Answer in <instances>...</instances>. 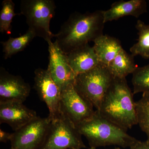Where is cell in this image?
<instances>
[{"label":"cell","instance_id":"cell-22","mask_svg":"<svg viewBox=\"0 0 149 149\" xmlns=\"http://www.w3.org/2000/svg\"><path fill=\"white\" fill-rule=\"evenodd\" d=\"M129 149H149V143L147 141L142 142L139 141L137 143L129 148Z\"/></svg>","mask_w":149,"mask_h":149},{"label":"cell","instance_id":"cell-25","mask_svg":"<svg viewBox=\"0 0 149 149\" xmlns=\"http://www.w3.org/2000/svg\"><path fill=\"white\" fill-rule=\"evenodd\" d=\"M10 149H18L17 148H13V147H11V148Z\"/></svg>","mask_w":149,"mask_h":149},{"label":"cell","instance_id":"cell-11","mask_svg":"<svg viewBox=\"0 0 149 149\" xmlns=\"http://www.w3.org/2000/svg\"><path fill=\"white\" fill-rule=\"evenodd\" d=\"M31 88L22 77L10 74L4 68H0V102L23 103L30 94Z\"/></svg>","mask_w":149,"mask_h":149},{"label":"cell","instance_id":"cell-19","mask_svg":"<svg viewBox=\"0 0 149 149\" xmlns=\"http://www.w3.org/2000/svg\"><path fill=\"white\" fill-rule=\"evenodd\" d=\"M138 124L146 133L149 143V93H143L141 98L136 102Z\"/></svg>","mask_w":149,"mask_h":149},{"label":"cell","instance_id":"cell-26","mask_svg":"<svg viewBox=\"0 0 149 149\" xmlns=\"http://www.w3.org/2000/svg\"></svg>","mask_w":149,"mask_h":149},{"label":"cell","instance_id":"cell-6","mask_svg":"<svg viewBox=\"0 0 149 149\" xmlns=\"http://www.w3.org/2000/svg\"><path fill=\"white\" fill-rule=\"evenodd\" d=\"M86 148L76 126L63 115L51 121L47 135L40 149H83Z\"/></svg>","mask_w":149,"mask_h":149},{"label":"cell","instance_id":"cell-15","mask_svg":"<svg viewBox=\"0 0 149 149\" xmlns=\"http://www.w3.org/2000/svg\"><path fill=\"white\" fill-rule=\"evenodd\" d=\"M93 42V48L100 63L107 66L123 49L118 39L109 35H101Z\"/></svg>","mask_w":149,"mask_h":149},{"label":"cell","instance_id":"cell-4","mask_svg":"<svg viewBox=\"0 0 149 149\" xmlns=\"http://www.w3.org/2000/svg\"><path fill=\"white\" fill-rule=\"evenodd\" d=\"M113 79L107 66L100 63L91 70L76 75L73 85L76 91L99 111Z\"/></svg>","mask_w":149,"mask_h":149},{"label":"cell","instance_id":"cell-20","mask_svg":"<svg viewBox=\"0 0 149 149\" xmlns=\"http://www.w3.org/2000/svg\"><path fill=\"white\" fill-rule=\"evenodd\" d=\"M132 74L134 95L141 93H149V64L138 67Z\"/></svg>","mask_w":149,"mask_h":149},{"label":"cell","instance_id":"cell-21","mask_svg":"<svg viewBox=\"0 0 149 149\" xmlns=\"http://www.w3.org/2000/svg\"><path fill=\"white\" fill-rule=\"evenodd\" d=\"M15 4L12 0H4L2 3L0 12V32L8 35L11 33V22L15 16L18 15L15 13Z\"/></svg>","mask_w":149,"mask_h":149},{"label":"cell","instance_id":"cell-1","mask_svg":"<svg viewBox=\"0 0 149 149\" xmlns=\"http://www.w3.org/2000/svg\"><path fill=\"white\" fill-rule=\"evenodd\" d=\"M104 24L103 10L73 13L55 34L56 42L63 52L68 54L103 35Z\"/></svg>","mask_w":149,"mask_h":149},{"label":"cell","instance_id":"cell-10","mask_svg":"<svg viewBox=\"0 0 149 149\" xmlns=\"http://www.w3.org/2000/svg\"><path fill=\"white\" fill-rule=\"evenodd\" d=\"M49 63L47 70L54 82L61 91L68 85L73 84L76 75L70 65L67 56L56 42H48Z\"/></svg>","mask_w":149,"mask_h":149},{"label":"cell","instance_id":"cell-2","mask_svg":"<svg viewBox=\"0 0 149 149\" xmlns=\"http://www.w3.org/2000/svg\"><path fill=\"white\" fill-rule=\"evenodd\" d=\"M133 95L126 78L113 77L98 111L103 117L127 131L138 125Z\"/></svg>","mask_w":149,"mask_h":149},{"label":"cell","instance_id":"cell-7","mask_svg":"<svg viewBox=\"0 0 149 149\" xmlns=\"http://www.w3.org/2000/svg\"><path fill=\"white\" fill-rule=\"evenodd\" d=\"M50 118L37 116L11 133V147L18 149H40L45 141L50 125Z\"/></svg>","mask_w":149,"mask_h":149},{"label":"cell","instance_id":"cell-12","mask_svg":"<svg viewBox=\"0 0 149 149\" xmlns=\"http://www.w3.org/2000/svg\"><path fill=\"white\" fill-rule=\"evenodd\" d=\"M37 117L36 111L19 102H0V123H7L14 131Z\"/></svg>","mask_w":149,"mask_h":149},{"label":"cell","instance_id":"cell-13","mask_svg":"<svg viewBox=\"0 0 149 149\" xmlns=\"http://www.w3.org/2000/svg\"><path fill=\"white\" fill-rule=\"evenodd\" d=\"M146 12L147 4L145 0H121L112 3L109 9L103 10L104 22L118 20L126 16L138 18Z\"/></svg>","mask_w":149,"mask_h":149},{"label":"cell","instance_id":"cell-24","mask_svg":"<svg viewBox=\"0 0 149 149\" xmlns=\"http://www.w3.org/2000/svg\"><path fill=\"white\" fill-rule=\"evenodd\" d=\"M90 149H96L95 148H90ZM112 149H120L119 147H116V148H114Z\"/></svg>","mask_w":149,"mask_h":149},{"label":"cell","instance_id":"cell-5","mask_svg":"<svg viewBox=\"0 0 149 149\" xmlns=\"http://www.w3.org/2000/svg\"><path fill=\"white\" fill-rule=\"evenodd\" d=\"M56 8L53 0H22L20 14L26 17L28 30L48 42L55 37L50 29V22L55 14Z\"/></svg>","mask_w":149,"mask_h":149},{"label":"cell","instance_id":"cell-3","mask_svg":"<svg viewBox=\"0 0 149 149\" xmlns=\"http://www.w3.org/2000/svg\"><path fill=\"white\" fill-rule=\"evenodd\" d=\"M82 136L88 140L90 148L118 146L130 148L139 142L127 131L103 117L98 111L92 118L76 126Z\"/></svg>","mask_w":149,"mask_h":149},{"label":"cell","instance_id":"cell-23","mask_svg":"<svg viewBox=\"0 0 149 149\" xmlns=\"http://www.w3.org/2000/svg\"><path fill=\"white\" fill-rule=\"evenodd\" d=\"M11 133H8L1 129H0V142L6 143L10 140Z\"/></svg>","mask_w":149,"mask_h":149},{"label":"cell","instance_id":"cell-14","mask_svg":"<svg viewBox=\"0 0 149 149\" xmlns=\"http://www.w3.org/2000/svg\"><path fill=\"white\" fill-rule=\"evenodd\" d=\"M66 54L70 65L76 76L100 64L93 47L88 44L76 48Z\"/></svg>","mask_w":149,"mask_h":149},{"label":"cell","instance_id":"cell-16","mask_svg":"<svg viewBox=\"0 0 149 149\" xmlns=\"http://www.w3.org/2000/svg\"><path fill=\"white\" fill-rule=\"evenodd\" d=\"M134 57L127 53L123 49L108 65V69L114 78H125L133 74L138 65L135 63Z\"/></svg>","mask_w":149,"mask_h":149},{"label":"cell","instance_id":"cell-17","mask_svg":"<svg viewBox=\"0 0 149 149\" xmlns=\"http://www.w3.org/2000/svg\"><path fill=\"white\" fill-rule=\"evenodd\" d=\"M35 33L28 30L24 35L16 38L10 37L8 40L1 42L5 59L24 50L36 37Z\"/></svg>","mask_w":149,"mask_h":149},{"label":"cell","instance_id":"cell-8","mask_svg":"<svg viewBox=\"0 0 149 149\" xmlns=\"http://www.w3.org/2000/svg\"><path fill=\"white\" fill-rule=\"evenodd\" d=\"M90 102L76 91L73 84L68 85L61 91V113L68 118L76 127L94 116L96 111Z\"/></svg>","mask_w":149,"mask_h":149},{"label":"cell","instance_id":"cell-18","mask_svg":"<svg viewBox=\"0 0 149 149\" xmlns=\"http://www.w3.org/2000/svg\"><path fill=\"white\" fill-rule=\"evenodd\" d=\"M138 31V42L130 47L131 54L135 57L140 56L146 59H149V24L139 19L136 25Z\"/></svg>","mask_w":149,"mask_h":149},{"label":"cell","instance_id":"cell-9","mask_svg":"<svg viewBox=\"0 0 149 149\" xmlns=\"http://www.w3.org/2000/svg\"><path fill=\"white\" fill-rule=\"evenodd\" d=\"M34 88L42 101L47 105L51 120L61 114V91L54 82L47 70L37 68L35 71Z\"/></svg>","mask_w":149,"mask_h":149}]
</instances>
